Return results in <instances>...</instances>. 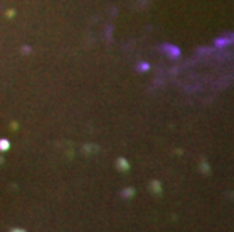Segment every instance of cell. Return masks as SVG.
I'll return each mask as SVG.
<instances>
[{
    "label": "cell",
    "instance_id": "cell-1",
    "mask_svg": "<svg viewBox=\"0 0 234 232\" xmlns=\"http://www.w3.org/2000/svg\"><path fill=\"white\" fill-rule=\"evenodd\" d=\"M11 232H26V231H24V229H12Z\"/></svg>",
    "mask_w": 234,
    "mask_h": 232
}]
</instances>
